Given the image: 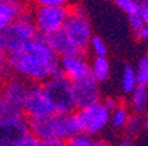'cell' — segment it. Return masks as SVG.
<instances>
[{"label":"cell","mask_w":148,"mask_h":146,"mask_svg":"<svg viewBox=\"0 0 148 146\" xmlns=\"http://www.w3.org/2000/svg\"><path fill=\"white\" fill-rule=\"evenodd\" d=\"M7 67L17 78L36 84L61 73L60 57L40 34L23 49L7 55Z\"/></svg>","instance_id":"1"},{"label":"cell","mask_w":148,"mask_h":146,"mask_svg":"<svg viewBox=\"0 0 148 146\" xmlns=\"http://www.w3.org/2000/svg\"><path fill=\"white\" fill-rule=\"evenodd\" d=\"M27 121L28 132L40 141L53 138L66 142L79 133L74 113H68V115L54 113L46 119H29Z\"/></svg>","instance_id":"2"},{"label":"cell","mask_w":148,"mask_h":146,"mask_svg":"<svg viewBox=\"0 0 148 146\" xmlns=\"http://www.w3.org/2000/svg\"><path fill=\"white\" fill-rule=\"evenodd\" d=\"M38 36L32 12L25 9L13 22L0 31V46L7 55L23 49Z\"/></svg>","instance_id":"3"},{"label":"cell","mask_w":148,"mask_h":146,"mask_svg":"<svg viewBox=\"0 0 148 146\" xmlns=\"http://www.w3.org/2000/svg\"><path fill=\"white\" fill-rule=\"evenodd\" d=\"M31 83L13 76L0 88V120L24 116V101Z\"/></svg>","instance_id":"4"},{"label":"cell","mask_w":148,"mask_h":146,"mask_svg":"<svg viewBox=\"0 0 148 146\" xmlns=\"http://www.w3.org/2000/svg\"><path fill=\"white\" fill-rule=\"evenodd\" d=\"M45 96L52 104L56 115L74 113L75 104L73 96V83L61 73L53 75L41 84Z\"/></svg>","instance_id":"5"},{"label":"cell","mask_w":148,"mask_h":146,"mask_svg":"<svg viewBox=\"0 0 148 146\" xmlns=\"http://www.w3.org/2000/svg\"><path fill=\"white\" fill-rule=\"evenodd\" d=\"M62 31L78 52L86 53L92 38V28L86 12L82 8H70Z\"/></svg>","instance_id":"6"},{"label":"cell","mask_w":148,"mask_h":146,"mask_svg":"<svg viewBox=\"0 0 148 146\" xmlns=\"http://www.w3.org/2000/svg\"><path fill=\"white\" fill-rule=\"evenodd\" d=\"M70 12V7L60 5V7H38L32 13L33 24L36 31L40 36L48 37L60 32L64 28V24Z\"/></svg>","instance_id":"7"},{"label":"cell","mask_w":148,"mask_h":146,"mask_svg":"<svg viewBox=\"0 0 148 146\" xmlns=\"http://www.w3.org/2000/svg\"><path fill=\"white\" fill-rule=\"evenodd\" d=\"M74 115L79 133L89 137L101 133L110 122V112L101 101L83 109H78V112Z\"/></svg>","instance_id":"8"},{"label":"cell","mask_w":148,"mask_h":146,"mask_svg":"<svg viewBox=\"0 0 148 146\" xmlns=\"http://www.w3.org/2000/svg\"><path fill=\"white\" fill-rule=\"evenodd\" d=\"M53 115H54V109L44 94L41 84L31 83L24 101L25 119H46Z\"/></svg>","instance_id":"9"},{"label":"cell","mask_w":148,"mask_h":146,"mask_svg":"<svg viewBox=\"0 0 148 146\" xmlns=\"http://www.w3.org/2000/svg\"><path fill=\"white\" fill-rule=\"evenodd\" d=\"M60 71L71 83L90 76V61L86 53L77 52L60 58Z\"/></svg>","instance_id":"10"},{"label":"cell","mask_w":148,"mask_h":146,"mask_svg":"<svg viewBox=\"0 0 148 146\" xmlns=\"http://www.w3.org/2000/svg\"><path fill=\"white\" fill-rule=\"evenodd\" d=\"M73 96L75 109H83L86 107L101 101V87L91 76L73 82Z\"/></svg>","instance_id":"11"},{"label":"cell","mask_w":148,"mask_h":146,"mask_svg":"<svg viewBox=\"0 0 148 146\" xmlns=\"http://www.w3.org/2000/svg\"><path fill=\"white\" fill-rule=\"evenodd\" d=\"M28 133V121L25 116L0 120V145L13 146Z\"/></svg>","instance_id":"12"},{"label":"cell","mask_w":148,"mask_h":146,"mask_svg":"<svg viewBox=\"0 0 148 146\" xmlns=\"http://www.w3.org/2000/svg\"><path fill=\"white\" fill-rule=\"evenodd\" d=\"M25 11L24 4L17 0H0V31L13 22Z\"/></svg>","instance_id":"13"},{"label":"cell","mask_w":148,"mask_h":146,"mask_svg":"<svg viewBox=\"0 0 148 146\" xmlns=\"http://www.w3.org/2000/svg\"><path fill=\"white\" fill-rule=\"evenodd\" d=\"M45 38L48 41V43H49V46L52 48V50L60 58L74 54V53L78 52L77 49L73 46V43L70 42V40L68 38V36L65 34V32L62 29L60 32H57V33L52 34V36L45 37Z\"/></svg>","instance_id":"14"},{"label":"cell","mask_w":148,"mask_h":146,"mask_svg":"<svg viewBox=\"0 0 148 146\" xmlns=\"http://www.w3.org/2000/svg\"><path fill=\"white\" fill-rule=\"evenodd\" d=\"M111 75V66L107 57H94L90 63V76L97 83H105Z\"/></svg>","instance_id":"15"},{"label":"cell","mask_w":148,"mask_h":146,"mask_svg":"<svg viewBox=\"0 0 148 146\" xmlns=\"http://www.w3.org/2000/svg\"><path fill=\"white\" fill-rule=\"evenodd\" d=\"M131 108L138 116L148 109V87L138 86L134 90L131 94Z\"/></svg>","instance_id":"16"},{"label":"cell","mask_w":148,"mask_h":146,"mask_svg":"<svg viewBox=\"0 0 148 146\" xmlns=\"http://www.w3.org/2000/svg\"><path fill=\"white\" fill-rule=\"evenodd\" d=\"M138 87L135 69L130 65H126L122 73V90L126 95H131L132 91Z\"/></svg>","instance_id":"17"},{"label":"cell","mask_w":148,"mask_h":146,"mask_svg":"<svg viewBox=\"0 0 148 146\" xmlns=\"http://www.w3.org/2000/svg\"><path fill=\"white\" fill-rule=\"evenodd\" d=\"M128 117L130 113L127 108L122 104H119L112 112H110V122L108 124L115 129H123L126 126L127 121H128Z\"/></svg>","instance_id":"18"},{"label":"cell","mask_w":148,"mask_h":146,"mask_svg":"<svg viewBox=\"0 0 148 146\" xmlns=\"http://www.w3.org/2000/svg\"><path fill=\"white\" fill-rule=\"evenodd\" d=\"M135 74H136L138 86L148 87V54L143 55L138 61V65H136V69H135Z\"/></svg>","instance_id":"19"},{"label":"cell","mask_w":148,"mask_h":146,"mask_svg":"<svg viewBox=\"0 0 148 146\" xmlns=\"http://www.w3.org/2000/svg\"><path fill=\"white\" fill-rule=\"evenodd\" d=\"M143 126H144V122L140 119V116L132 115L128 117V121H127L124 129H126V133L128 134V137H136L140 133Z\"/></svg>","instance_id":"20"},{"label":"cell","mask_w":148,"mask_h":146,"mask_svg":"<svg viewBox=\"0 0 148 146\" xmlns=\"http://www.w3.org/2000/svg\"><path fill=\"white\" fill-rule=\"evenodd\" d=\"M89 48L91 49L94 57H106V55H107V52H108L107 46H106L105 41L98 36H92Z\"/></svg>","instance_id":"21"},{"label":"cell","mask_w":148,"mask_h":146,"mask_svg":"<svg viewBox=\"0 0 148 146\" xmlns=\"http://www.w3.org/2000/svg\"><path fill=\"white\" fill-rule=\"evenodd\" d=\"M115 4H116V5L119 7L127 16L134 15V13H138L139 1H136V0H116Z\"/></svg>","instance_id":"22"},{"label":"cell","mask_w":148,"mask_h":146,"mask_svg":"<svg viewBox=\"0 0 148 146\" xmlns=\"http://www.w3.org/2000/svg\"><path fill=\"white\" fill-rule=\"evenodd\" d=\"M92 140L89 136H85L82 133H78L77 136L71 137L69 141H66V146H91Z\"/></svg>","instance_id":"23"},{"label":"cell","mask_w":148,"mask_h":146,"mask_svg":"<svg viewBox=\"0 0 148 146\" xmlns=\"http://www.w3.org/2000/svg\"><path fill=\"white\" fill-rule=\"evenodd\" d=\"M13 146H41V141L38 138H36L34 136H32L31 133H28L27 136H24L20 141H17Z\"/></svg>","instance_id":"24"},{"label":"cell","mask_w":148,"mask_h":146,"mask_svg":"<svg viewBox=\"0 0 148 146\" xmlns=\"http://www.w3.org/2000/svg\"><path fill=\"white\" fill-rule=\"evenodd\" d=\"M127 17H128L130 26H131V29H132L135 33H138L140 29H143V28H144L142 18H140V16H139V12L138 13H134V15H130V16H127Z\"/></svg>","instance_id":"25"},{"label":"cell","mask_w":148,"mask_h":146,"mask_svg":"<svg viewBox=\"0 0 148 146\" xmlns=\"http://www.w3.org/2000/svg\"><path fill=\"white\" fill-rule=\"evenodd\" d=\"M139 16L142 18L143 21V25L145 28H148V1L145 0H142V1H139Z\"/></svg>","instance_id":"26"},{"label":"cell","mask_w":148,"mask_h":146,"mask_svg":"<svg viewBox=\"0 0 148 146\" xmlns=\"http://www.w3.org/2000/svg\"><path fill=\"white\" fill-rule=\"evenodd\" d=\"M38 7H60V5H68L65 0H40L37 3Z\"/></svg>","instance_id":"27"},{"label":"cell","mask_w":148,"mask_h":146,"mask_svg":"<svg viewBox=\"0 0 148 146\" xmlns=\"http://www.w3.org/2000/svg\"><path fill=\"white\" fill-rule=\"evenodd\" d=\"M102 104H103V107H105L106 109L108 111V112H112V111L116 108L118 105H119V103H118L116 99H114V97H106L103 101H101Z\"/></svg>","instance_id":"28"},{"label":"cell","mask_w":148,"mask_h":146,"mask_svg":"<svg viewBox=\"0 0 148 146\" xmlns=\"http://www.w3.org/2000/svg\"><path fill=\"white\" fill-rule=\"evenodd\" d=\"M0 69H8L7 67V54L3 52L1 46H0Z\"/></svg>","instance_id":"29"},{"label":"cell","mask_w":148,"mask_h":146,"mask_svg":"<svg viewBox=\"0 0 148 146\" xmlns=\"http://www.w3.org/2000/svg\"><path fill=\"white\" fill-rule=\"evenodd\" d=\"M118 146H138V145H136V142L134 140H131V138H127V140L122 141V142H120Z\"/></svg>","instance_id":"30"},{"label":"cell","mask_w":148,"mask_h":146,"mask_svg":"<svg viewBox=\"0 0 148 146\" xmlns=\"http://www.w3.org/2000/svg\"><path fill=\"white\" fill-rule=\"evenodd\" d=\"M91 146H111V143L107 142V141L98 140V141H92V145Z\"/></svg>","instance_id":"31"},{"label":"cell","mask_w":148,"mask_h":146,"mask_svg":"<svg viewBox=\"0 0 148 146\" xmlns=\"http://www.w3.org/2000/svg\"><path fill=\"white\" fill-rule=\"evenodd\" d=\"M143 122H144V128L147 129V132H148V113H147V116H145V120Z\"/></svg>","instance_id":"32"}]
</instances>
